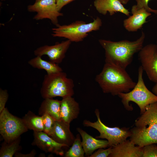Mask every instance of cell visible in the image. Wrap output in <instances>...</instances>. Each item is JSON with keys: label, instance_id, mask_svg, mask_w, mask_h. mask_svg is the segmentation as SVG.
Instances as JSON below:
<instances>
[{"label": "cell", "instance_id": "cell-27", "mask_svg": "<svg viewBox=\"0 0 157 157\" xmlns=\"http://www.w3.org/2000/svg\"><path fill=\"white\" fill-rule=\"evenodd\" d=\"M112 147H109L107 149L104 148L99 149L97 151L92 154L90 157H109L111 153Z\"/></svg>", "mask_w": 157, "mask_h": 157}, {"label": "cell", "instance_id": "cell-34", "mask_svg": "<svg viewBox=\"0 0 157 157\" xmlns=\"http://www.w3.org/2000/svg\"><path fill=\"white\" fill-rule=\"evenodd\" d=\"M1 0L3 1V0Z\"/></svg>", "mask_w": 157, "mask_h": 157}, {"label": "cell", "instance_id": "cell-31", "mask_svg": "<svg viewBox=\"0 0 157 157\" xmlns=\"http://www.w3.org/2000/svg\"><path fill=\"white\" fill-rule=\"evenodd\" d=\"M152 92L157 96V82L155 83V84L152 88Z\"/></svg>", "mask_w": 157, "mask_h": 157}, {"label": "cell", "instance_id": "cell-6", "mask_svg": "<svg viewBox=\"0 0 157 157\" xmlns=\"http://www.w3.org/2000/svg\"><path fill=\"white\" fill-rule=\"evenodd\" d=\"M102 24L101 19L98 17L88 23L76 21L68 25H59L53 28L52 35L53 37L67 38L71 42H80L88 36V33L99 30Z\"/></svg>", "mask_w": 157, "mask_h": 157}, {"label": "cell", "instance_id": "cell-25", "mask_svg": "<svg viewBox=\"0 0 157 157\" xmlns=\"http://www.w3.org/2000/svg\"><path fill=\"white\" fill-rule=\"evenodd\" d=\"M142 157H157V145L151 143L142 147Z\"/></svg>", "mask_w": 157, "mask_h": 157}, {"label": "cell", "instance_id": "cell-13", "mask_svg": "<svg viewBox=\"0 0 157 157\" xmlns=\"http://www.w3.org/2000/svg\"><path fill=\"white\" fill-rule=\"evenodd\" d=\"M131 13L132 15L124 19L123 22L125 28L131 32H136L141 29L143 25L147 22V18L151 15L144 8L138 9L136 5L132 6Z\"/></svg>", "mask_w": 157, "mask_h": 157}, {"label": "cell", "instance_id": "cell-21", "mask_svg": "<svg viewBox=\"0 0 157 157\" xmlns=\"http://www.w3.org/2000/svg\"><path fill=\"white\" fill-rule=\"evenodd\" d=\"M22 119L28 129L33 131H43L44 126L42 116L37 115L29 111Z\"/></svg>", "mask_w": 157, "mask_h": 157}, {"label": "cell", "instance_id": "cell-10", "mask_svg": "<svg viewBox=\"0 0 157 157\" xmlns=\"http://www.w3.org/2000/svg\"><path fill=\"white\" fill-rule=\"evenodd\" d=\"M143 70L151 81L157 82V45L151 43L143 47L138 52Z\"/></svg>", "mask_w": 157, "mask_h": 157}, {"label": "cell", "instance_id": "cell-32", "mask_svg": "<svg viewBox=\"0 0 157 157\" xmlns=\"http://www.w3.org/2000/svg\"><path fill=\"white\" fill-rule=\"evenodd\" d=\"M123 4L125 5L127 4L131 0H118Z\"/></svg>", "mask_w": 157, "mask_h": 157}, {"label": "cell", "instance_id": "cell-8", "mask_svg": "<svg viewBox=\"0 0 157 157\" xmlns=\"http://www.w3.org/2000/svg\"><path fill=\"white\" fill-rule=\"evenodd\" d=\"M28 129L23 119L12 115L7 108L0 113V133L5 142L13 141Z\"/></svg>", "mask_w": 157, "mask_h": 157}, {"label": "cell", "instance_id": "cell-14", "mask_svg": "<svg viewBox=\"0 0 157 157\" xmlns=\"http://www.w3.org/2000/svg\"><path fill=\"white\" fill-rule=\"evenodd\" d=\"M70 125L62 120L56 121L50 134L49 135L57 142L71 146L75 138L70 129Z\"/></svg>", "mask_w": 157, "mask_h": 157}, {"label": "cell", "instance_id": "cell-22", "mask_svg": "<svg viewBox=\"0 0 157 157\" xmlns=\"http://www.w3.org/2000/svg\"><path fill=\"white\" fill-rule=\"evenodd\" d=\"M20 137L9 142L4 141L0 150V157H13L20 149Z\"/></svg>", "mask_w": 157, "mask_h": 157}, {"label": "cell", "instance_id": "cell-5", "mask_svg": "<svg viewBox=\"0 0 157 157\" xmlns=\"http://www.w3.org/2000/svg\"><path fill=\"white\" fill-rule=\"evenodd\" d=\"M72 80L63 71L45 75L40 90L44 99L72 96L74 94Z\"/></svg>", "mask_w": 157, "mask_h": 157}, {"label": "cell", "instance_id": "cell-24", "mask_svg": "<svg viewBox=\"0 0 157 157\" xmlns=\"http://www.w3.org/2000/svg\"><path fill=\"white\" fill-rule=\"evenodd\" d=\"M42 116L44 126L43 131L49 135L52 131L56 120L47 113H44Z\"/></svg>", "mask_w": 157, "mask_h": 157}, {"label": "cell", "instance_id": "cell-7", "mask_svg": "<svg viewBox=\"0 0 157 157\" xmlns=\"http://www.w3.org/2000/svg\"><path fill=\"white\" fill-rule=\"evenodd\" d=\"M95 113L97 118L96 121L92 122L85 120L83 124L84 126L92 127L99 131L100 135L96 136V138L106 139L108 142L109 147H110L117 145L130 137L131 132L129 128L108 126L101 121L98 109L95 110Z\"/></svg>", "mask_w": 157, "mask_h": 157}, {"label": "cell", "instance_id": "cell-35", "mask_svg": "<svg viewBox=\"0 0 157 157\" xmlns=\"http://www.w3.org/2000/svg\"></svg>", "mask_w": 157, "mask_h": 157}, {"label": "cell", "instance_id": "cell-9", "mask_svg": "<svg viewBox=\"0 0 157 157\" xmlns=\"http://www.w3.org/2000/svg\"><path fill=\"white\" fill-rule=\"evenodd\" d=\"M27 10L29 12H35L37 14L33 19L36 20L48 19L56 27L58 24V18L63 16L57 8L56 0H39L32 5H28Z\"/></svg>", "mask_w": 157, "mask_h": 157}, {"label": "cell", "instance_id": "cell-15", "mask_svg": "<svg viewBox=\"0 0 157 157\" xmlns=\"http://www.w3.org/2000/svg\"><path fill=\"white\" fill-rule=\"evenodd\" d=\"M142 147L135 146L130 140H126L112 147L109 157H142Z\"/></svg>", "mask_w": 157, "mask_h": 157}, {"label": "cell", "instance_id": "cell-2", "mask_svg": "<svg viewBox=\"0 0 157 157\" xmlns=\"http://www.w3.org/2000/svg\"><path fill=\"white\" fill-rule=\"evenodd\" d=\"M95 80L104 93L113 96L129 92L136 83L126 69L106 63L96 76Z\"/></svg>", "mask_w": 157, "mask_h": 157}, {"label": "cell", "instance_id": "cell-19", "mask_svg": "<svg viewBox=\"0 0 157 157\" xmlns=\"http://www.w3.org/2000/svg\"><path fill=\"white\" fill-rule=\"evenodd\" d=\"M42 102L39 110L41 116L44 113L48 114L56 121L61 120L60 114L61 101L53 98L44 99Z\"/></svg>", "mask_w": 157, "mask_h": 157}, {"label": "cell", "instance_id": "cell-23", "mask_svg": "<svg viewBox=\"0 0 157 157\" xmlns=\"http://www.w3.org/2000/svg\"><path fill=\"white\" fill-rule=\"evenodd\" d=\"M85 153L80 134H78L71 147L64 156L65 157H83Z\"/></svg>", "mask_w": 157, "mask_h": 157}, {"label": "cell", "instance_id": "cell-30", "mask_svg": "<svg viewBox=\"0 0 157 157\" xmlns=\"http://www.w3.org/2000/svg\"><path fill=\"white\" fill-rule=\"evenodd\" d=\"M36 154V151L33 149L30 153L27 154H24L17 151L16 153L14 156L16 157H33Z\"/></svg>", "mask_w": 157, "mask_h": 157}, {"label": "cell", "instance_id": "cell-18", "mask_svg": "<svg viewBox=\"0 0 157 157\" xmlns=\"http://www.w3.org/2000/svg\"><path fill=\"white\" fill-rule=\"evenodd\" d=\"M77 130L81 137L82 145L86 155L90 156L96 149L109 147L107 140L97 139L80 128Z\"/></svg>", "mask_w": 157, "mask_h": 157}, {"label": "cell", "instance_id": "cell-4", "mask_svg": "<svg viewBox=\"0 0 157 157\" xmlns=\"http://www.w3.org/2000/svg\"><path fill=\"white\" fill-rule=\"evenodd\" d=\"M143 71L142 67L140 66L138 82L131 90L127 93H120L118 95L126 110L129 111L133 110L132 105L129 104L132 101L140 108L141 115L145 112L148 105L157 102V96L149 90L145 84L142 76Z\"/></svg>", "mask_w": 157, "mask_h": 157}, {"label": "cell", "instance_id": "cell-28", "mask_svg": "<svg viewBox=\"0 0 157 157\" xmlns=\"http://www.w3.org/2000/svg\"><path fill=\"white\" fill-rule=\"evenodd\" d=\"M8 94L6 90L0 89V113L5 108V106L8 100Z\"/></svg>", "mask_w": 157, "mask_h": 157}, {"label": "cell", "instance_id": "cell-11", "mask_svg": "<svg viewBox=\"0 0 157 157\" xmlns=\"http://www.w3.org/2000/svg\"><path fill=\"white\" fill-rule=\"evenodd\" d=\"M71 43L70 40H67L53 45H45L37 48L34 51V53L36 56L42 57L47 55L50 61L58 64L61 63L65 58Z\"/></svg>", "mask_w": 157, "mask_h": 157}, {"label": "cell", "instance_id": "cell-1", "mask_svg": "<svg viewBox=\"0 0 157 157\" xmlns=\"http://www.w3.org/2000/svg\"><path fill=\"white\" fill-rule=\"evenodd\" d=\"M145 38V33L142 31L140 37L134 41L99 40V43L105 50V63L126 69L132 63L134 55L143 47Z\"/></svg>", "mask_w": 157, "mask_h": 157}, {"label": "cell", "instance_id": "cell-17", "mask_svg": "<svg viewBox=\"0 0 157 157\" xmlns=\"http://www.w3.org/2000/svg\"><path fill=\"white\" fill-rule=\"evenodd\" d=\"M94 5L98 12L103 15L108 12L111 16L120 12L127 16H130L131 13L118 0H94Z\"/></svg>", "mask_w": 157, "mask_h": 157}, {"label": "cell", "instance_id": "cell-33", "mask_svg": "<svg viewBox=\"0 0 157 157\" xmlns=\"http://www.w3.org/2000/svg\"><path fill=\"white\" fill-rule=\"evenodd\" d=\"M38 0H36V1H38Z\"/></svg>", "mask_w": 157, "mask_h": 157}, {"label": "cell", "instance_id": "cell-3", "mask_svg": "<svg viewBox=\"0 0 157 157\" xmlns=\"http://www.w3.org/2000/svg\"><path fill=\"white\" fill-rule=\"evenodd\" d=\"M130 140L141 147L157 144V102L150 104L130 129Z\"/></svg>", "mask_w": 157, "mask_h": 157}, {"label": "cell", "instance_id": "cell-29", "mask_svg": "<svg viewBox=\"0 0 157 157\" xmlns=\"http://www.w3.org/2000/svg\"><path fill=\"white\" fill-rule=\"evenodd\" d=\"M74 0H56L58 10L60 12L64 6Z\"/></svg>", "mask_w": 157, "mask_h": 157}, {"label": "cell", "instance_id": "cell-16", "mask_svg": "<svg viewBox=\"0 0 157 157\" xmlns=\"http://www.w3.org/2000/svg\"><path fill=\"white\" fill-rule=\"evenodd\" d=\"M79 111V104L72 96L62 98L60 106L61 120L70 125L72 121L77 118Z\"/></svg>", "mask_w": 157, "mask_h": 157}, {"label": "cell", "instance_id": "cell-26", "mask_svg": "<svg viewBox=\"0 0 157 157\" xmlns=\"http://www.w3.org/2000/svg\"><path fill=\"white\" fill-rule=\"evenodd\" d=\"M135 0L137 3L136 6L138 9L144 8L149 12L155 14H157V10L152 9L149 7L148 6L149 2L151 0Z\"/></svg>", "mask_w": 157, "mask_h": 157}, {"label": "cell", "instance_id": "cell-20", "mask_svg": "<svg viewBox=\"0 0 157 157\" xmlns=\"http://www.w3.org/2000/svg\"><path fill=\"white\" fill-rule=\"evenodd\" d=\"M28 64L33 67L46 71L47 74L58 73L63 71L58 64L51 61H47L42 59L41 57L36 56L28 61Z\"/></svg>", "mask_w": 157, "mask_h": 157}, {"label": "cell", "instance_id": "cell-12", "mask_svg": "<svg viewBox=\"0 0 157 157\" xmlns=\"http://www.w3.org/2000/svg\"><path fill=\"white\" fill-rule=\"evenodd\" d=\"M34 140L32 145H36L45 152H50L60 156H63V148L65 145L58 143L43 131H33Z\"/></svg>", "mask_w": 157, "mask_h": 157}]
</instances>
